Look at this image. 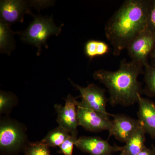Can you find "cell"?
Returning <instances> with one entry per match:
<instances>
[{
    "mask_svg": "<svg viewBox=\"0 0 155 155\" xmlns=\"http://www.w3.org/2000/svg\"><path fill=\"white\" fill-rule=\"evenodd\" d=\"M152 1L127 0L105 25V35L118 56L136 37L147 28Z\"/></svg>",
    "mask_w": 155,
    "mask_h": 155,
    "instance_id": "6da1fadb",
    "label": "cell"
},
{
    "mask_svg": "<svg viewBox=\"0 0 155 155\" xmlns=\"http://www.w3.org/2000/svg\"><path fill=\"white\" fill-rule=\"evenodd\" d=\"M142 67L132 61L123 60L116 71L100 69L94 72L93 77L107 89L111 105L128 107L138 102L141 92L138 77L142 73Z\"/></svg>",
    "mask_w": 155,
    "mask_h": 155,
    "instance_id": "7a4b0ae2",
    "label": "cell"
},
{
    "mask_svg": "<svg viewBox=\"0 0 155 155\" xmlns=\"http://www.w3.org/2000/svg\"><path fill=\"white\" fill-rule=\"evenodd\" d=\"M61 27L58 26L51 17L34 16V19L24 32L22 39L27 43L33 45L38 48V54H40L43 45L46 47L47 40L51 35H58Z\"/></svg>",
    "mask_w": 155,
    "mask_h": 155,
    "instance_id": "3957f363",
    "label": "cell"
},
{
    "mask_svg": "<svg viewBox=\"0 0 155 155\" xmlns=\"http://www.w3.org/2000/svg\"><path fill=\"white\" fill-rule=\"evenodd\" d=\"M155 45V34L147 28L136 37L127 45L131 61L145 67Z\"/></svg>",
    "mask_w": 155,
    "mask_h": 155,
    "instance_id": "277c9868",
    "label": "cell"
},
{
    "mask_svg": "<svg viewBox=\"0 0 155 155\" xmlns=\"http://www.w3.org/2000/svg\"><path fill=\"white\" fill-rule=\"evenodd\" d=\"M77 110L78 126L91 132L110 130L112 122L110 116L92 110L82 101L78 102Z\"/></svg>",
    "mask_w": 155,
    "mask_h": 155,
    "instance_id": "5b68a950",
    "label": "cell"
},
{
    "mask_svg": "<svg viewBox=\"0 0 155 155\" xmlns=\"http://www.w3.org/2000/svg\"><path fill=\"white\" fill-rule=\"evenodd\" d=\"M25 134L18 123L10 120L2 121L0 125V148L3 152L11 153L24 144Z\"/></svg>",
    "mask_w": 155,
    "mask_h": 155,
    "instance_id": "8992f818",
    "label": "cell"
},
{
    "mask_svg": "<svg viewBox=\"0 0 155 155\" xmlns=\"http://www.w3.org/2000/svg\"><path fill=\"white\" fill-rule=\"evenodd\" d=\"M78 101L71 95L65 99L64 106L55 105L58 113L57 122L59 127L63 128L71 135L77 137L78 126L77 118V106Z\"/></svg>",
    "mask_w": 155,
    "mask_h": 155,
    "instance_id": "52a82bcc",
    "label": "cell"
},
{
    "mask_svg": "<svg viewBox=\"0 0 155 155\" xmlns=\"http://www.w3.org/2000/svg\"><path fill=\"white\" fill-rule=\"evenodd\" d=\"M75 146L91 155H113L121 151L122 147L111 145L108 140L98 137H81L75 142Z\"/></svg>",
    "mask_w": 155,
    "mask_h": 155,
    "instance_id": "ba28073f",
    "label": "cell"
},
{
    "mask_svg": "<svg viewBox=\"0 0 155 155\" xmlns=\"http://www.w3.org/2000/svg\"><path fill=\"white\" fill-rule=\"evenodd\" d=\"M71 83L79 91L82 101L92 110L110 116L107 110V100L104 90L91 84L86 87L80 86L71 81Z\"/></svg>",
    "mask_w": 155,
    "mask_h": 155,
    "instance_id": "9c48e42d",
    "label": "cell"
},
{
    "mask_svg": "<svg viewBox=\"0 0 155 155\" xmlns=\"http://www.w3.org/2000/svg\"><path fill=\"white\" fill-rule=\"evenodd\" d=\"M30 6L26 1L21 0L1 1L0 4L1 20L10 24L23 22L24 15L30 12Z\"/></svg>",
    "mask_w": 155,
    "mask_h": 155,
    "instance_id": "30bf717a",
    "label": "cell"
},
{
    "mask_svg": "<svg viewBox=\"0 0 155 155\" xmlns=\"http://www.w3.org/2000/svg\"><path fill=\"white\" fill-rule=\"evenodd\" d=\"M114 119L109 130L110 137L113 136L119 141L126 142L140 126L138 120L122 114L112 115Z\"/></svg>",
    "mask_w": 155,
    "mask_h": 155,
    "instance_id": "8fae6325",
    "label": "cell"
},
{
    "mask_svg": "<svg viewBox=\"0 0 155 155\" xmlns=\"http://www.w3.org/2000/svg\"><path fill=\"white\" fill-rule=\"evenodd\" d=\"M137 112L140 125L151 138L155 139V104L148 99L138 96Z\"/></svg>",
    "mask_w": 155,
    "mask_h": 155,
    "instance_id": "7c38bea8",
    "label": "cell"
},
{
    "mask_svg": "<svg viewBox=\"0 0 155 155\" xmlns=\"http://www.w3.org/2000/svg\"><path fill=\"white\" fill-rule=\"evenodd\" d=\"M144 129L140 125L135 132L128 138L125 146L122 147L121 155H137L146 147Z\"/></svg>",
    "mask_w": 155,
    "mask_h": 155,
    "instance_id": "4fadbf2b",
    "label": "cell"
},
{
    "mask_svg": "<svg viewBox=\"0 0 155 155\" xmlns=\"http://www.w3.org/2000/svg\"><path fill=\"white\" fill-rule=\"evenodd\" d=\"M14 32L10 24L1 20L0 22V50L1 53L10 55L15 46Z\"/></svg>",
    "mask_w": 155,
    "mask_h": 155,
    "instance_id": "5bb4252c",
    "label": "cell"
},
{
    "mask_svg": "<svg viewBox=\"0 0 155 155\" xmlns=\"http://www.w3.org/2000/svg\"><path fill=\"white\" fill-rule=\"evenodd\" d=\"M110 48L104 42L99 41H88L84 46V53L89 58L92 59L97 56H101L109 52Z\"/></svg>",
    "mask_w": 155,
    "mask_h": 155,
    "instance_id": "9a60e30c",
    "label": "cell"
},
{
    "mask_svg": "<svg viewBox=\"0 0 155 155\" xmlns=\"http://www.w3.org/2000/svg\"><path fill=\"white\" fill-rule=\"evenodd\" d=\"M70 135L67 131L59 126L50 131L41 142L49 147H59Z\"/></svg>",
    "mask_w": 155,
    "mask_h": 155,
    "instance_id": "2e32d148",
    "label": "cell"
},
{
    "mask_svg": "<svg viewBox=\"0 0 155 155\" xmlns=\"http://www.w3.org/2000/svg\"><path fill=\"white\" fill-rule=\"evenodd\" d=\"M145 93L150 97L155 96V66L147 64L145 66Z\"/></svg>",
    "mask_w": 155,
    "mask_h": 155,
    "instance_id": "e0dca14e",
    "label": "cell"
},
{
    "mask_svg": "<svg viewBox=\"0 0 155 155\" xmlns=\"http://www.w3.org/2000/svg\"><path fill=\"white\" fill-rule=\"evenodd\" d=\"M49 147L42 142L30 143L25 147L24 155H51Z\"/></svg>",
    "mask_w": 155,
    "mask_h": 155,
    "instance_id": "ac0fdd59",
    "label": "cell"
},
{
    "mask_svg": "<svg viewBox=\"0 0 155 155\" xmlns=\"http://www.w3.org/2000/svg\"><path fill=\"white\" fill-rule=\"evenodd\" d=\"M15 102V98L12 94L7 92H0V113H5L9 110Z\"/></svg>",
    "mask_w": 155,
    "mask_h": 155,
    "instance_id": "d6986e66",
    "label": "cell"
},
{
    "mask_svg": "<svg viewBox=\"0 0 155 155\" xmlns=\"http://www.w3.org/2000/svg\"><path fill=\"white\" fill-rule=\"evenodd\" d=\"M77 139V137L70 134L64 142L59 147L61 152L64 155H72L73 147Z\"/></svg>",
    "mask_w": 155,
    "mask_h": 155,
    "instance_id": "ffe728a7",
    "label": "cell"
},
{
    "mask_svg": "<svg viewBox=\"0 0 155 155\" xmlns=\"http://www.w3.org/2000/svg\"><path fill=\"white\" fill-rule=\"evenodd\" d=\"M147 28L155 34V0L152 1L148 17Z\"/></svg>",
    "mask_w": 155,
    "mask_h": 155,
    "instance_id": "44dd1931",
    "label": "cell"
},
{
    "mask_svg": "<svg viewBox=\"0 0 155 155\" xmlns=\"http://www.w3.org/2000/svg\"><path fill=\"white\" fill-rule=\"evenodd\" d=\"M137 155H155V147L150 148L146 146Z\"/></svg>",
    "mask_w": 155,
    "mask_h": 155,
    "instance_id": "7402d4cb",
    "label": "cell"
},
{
    "mask_svg": "<svg viewBox=\"0 0 155 155\" xmlns=\"http://www.w3.org/2000/svg\"><path fill=\"white\" fill-rule=\"evenodd\" d=\"M150 58L152 63V64L155 66V45L151 53Z\"/></svg>",
    "mask_w": 155,
    "mask_h": 155,
    "instance_id": "603a6c76",
    "label": "cell"
},
{
    "mask_svg": "<svg viewBox=\"0 0 155 155\" xmlns=\"http://www.w3.org/2000/svg\"></svg>",
    "mask_w": 155,
    "mask_h": 155,
    "instance_id": "cb8c5ba5",
    "label": "cell"
}]
</instances>
